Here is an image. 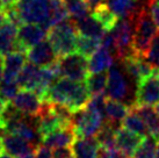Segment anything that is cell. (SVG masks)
Here are the masks:
<instances>
[{
  "label": "cell",
  "instance_id": "obj_1",
  "mask_svg": "<svg viewBox=\"0 0 159 158\" xmlns=\"http://www.w3.org/2000/svg\"><path fill=\"white\" fill-rule=\"evenodd\" d=\"M89 100V92L86 84L75 81L66 77L59 78L45 94L43 101L65 105L73 113L84 108Z\"/></svg>",
  "mask_w": 159,
  "mask_h": 158
},
{
  "label": "cell",
  "instance_id": "obj_2",
  "mask_svg": "<svg viewBox=\"0 0 159 158\" xmlns=\"http://www.w3.org/2000/svg\"><path fill=\"white\" fill-rule=\"evenodd\" d=\"M157 33L158 27L149 13L148 7L143 5L135 19V30L133 39L134 51L145 57L151 42Z\"/></svg>",
  "mask_w": 159,
  "mask_h": 158
},
{
  "label": "cell",
  "instance_id": "obj_3",
  "mask_svg": "<svg viewBox=\"0 0 159 158\" xmlns=\"http://www.w3.org/2000/svg\"><path fill=\"white\" fill-rule=\"evenodd\" d=\"M78 31L73 20H66L48 30V40L57 57H63L75 51Z\"/></svg>",
  "mask_w": 159,
  "mask_h": 158
},
{
  "label": "cell",
  "instance_id": "obj_4",
  "mask_svg": "<svg viewBox=\"0 0 159 158\" xmlns=\"http://www.w3.org/2000/svg\"><path fill=\"white\" fill-rule=\"evenodd\" d=\"M51 0H15L12 6L21 23H37L43 27L50 15Z\"/></svg>",
  "mask_w": 159,
  "mask_h": 158
},
{
  "label": "cell",
  "instance_id": "obj_5",
  "mask_svg": "<svg viewBox=\"0 0 159 158\" xmlns=\"http://www.w3.org/2000/svg\"><path fill=\"white\" fill-rule=\"evenodd\" d=\"M103 123L105 118L102 115L87 105L72 115V128L77 137L97 136Z\"/></svg>",
  "mask_w": 159,
  "mask_h": 158
},
{
  "label": "cell",
  "instance_id": "obj_6",
  "mask_svg": "<svg viewBox=\"0 0 159 158\" xmlns=\"http://www.w3.org/2000/svg\"><path fill=\"white\" fill-rule=\"evenodd\" d=\"M135 19L136 16L120 19L114 28L111 29L115 39L114 56L117 58L119 62L134 51L133 39L135 30Z\"/></svg>",
  "mask_w": 159,
  "mask_h": 158
},
{
  "label": "cell",
  "instance_id": "obj_7",
  "mask_svg": "<svg viewBox=\"0 0 159 158\" xmlns=\"http://www.w3.org/2000/svg\"><path fill=\"white\" fill-rule=\"evenodd\" d=\"M135 105H159V70L156 67L145 78L137 81Z\"/></svg>",
  "mask_w": 159,
  "mask_h": 158
},
{
  "label": "cell",
  "instance_id": "obj_8",
  "mask_svg": "<svg viewBox=\"0 0 159 158\" xmlns=\"http://www.w3.org/2000/svg\"><path fill=\"white\" fill-rule=\"evenodd\" d=\"M61 76L75 81H84L89 76V59L78 53L58 58Z\"/></svg>",
  "mask_w": 159,
  "mask_h": 158
},
{
  "label": "cell",
  "instance_id": "obj_9",
  "mask_svg": "<svg viewBox=\"0 0 159 158\" xmlns=\"http://www.w3.org/2000/svg\"><path fill=\"white\" fill-rule=\"evenodd\" d=\"M19 26L9 20L6 13L0 14V55L5 56L12 51H22L18 41Z\"/></svg>",
  "mask_w": 159,
  "mask_h": 158
},
{
  "label": "cell",
  "instance_id": "obj_10",
  "mask_svg": "<svg viewBox=\"0 0 159 158\" xmlns=\"http://www.w3.org/2000/svg\"><path fill=\"white\" fill-rule=\"evenodd\" d=\"M106 92L107 97L115 100L122 101L129 97V92H130L129 83L119 66L113 65L108 70Z\"/></svg>",
  "mask_w": 159,
  "mask_h": 158
},
{
  "label": "cell",
  "instance_id": "obj_11",
  "mask_svg": "<svg viewBox=\"0 0 159 158\" xmlns=\"http://www.w3.org/2000/svg\"><path fill=\"white\" fill-rule=\"evenodd\" d=\"M120 62H122L123 64L122 66L127 72V75L135 79L136 81L145 78L146 76H149L156 69V66L152 65L144 56H141L135 51H133Z\"/></svg>",
  "mask_w": 159,
  "mask_h": 158
},
{
  "label": "cell",
  "instance_id": "obj_12",
  "mask_svg": "<svg viewBox=\"0 0 159 158\" xmlns=\"http://www.w3.org/2000/svg\"><path fill=\"white\" fill-rule=\"evenodd\" d=\"M26 56L30 63L40 67L50 66L58 61L57 55L49 40H43L42 42L35 44L34 47L27 49Z\"/></svg>",
  "mask_w": 159,
  "mask_h": 158
},
{
  "label": "cell",
  "instance_id": "obj_13",
  "mask_svg": "<svg viewBox=\"0 0 159 158\" xmlns=\"http://www.w3.org/2000/svg\"><path fill=\"white\" fill-rule=\"evenodd\" d=\"M48 35V30L37 23H22L19 26L18 41L20 49L26 51L27 49L34 47L42 42Z\"/></svg>",
  "mask_w": 159,
  "mask_h": 158
},
{
  "label": "cell",
  "instance_id": "obj_14",
  "mask_svg": "<svg viewBox=\"0 0 159 158\" xmlns=\"http://www.w3.org/2000/svg\"><path fill=\"white\" fill-rule=\"evenodd\" d=\"M11 102L22 114L35 116V115H39V113H40L43 101L41 100V98L34 91L22 90V91H19V93Z\"/></svg>",
  "mask_w": 159,
  "mask_h": 158
},
{
  "label": "cell",
  "instance_id": "obj_15",
  "mask_svg": "<svg viewBox=\"0 0 159 158\" xmlns=\"http://www.w3.org/2000/svg\"><path fill=\"white\" fill-rule=\"evenodd\" d=\"M35 149L36 146L33 143L19 135L11 132H4L2 135V150L7 154L12 155L13 157H19L31 151H35Z\"/></svg>",
  "mask_w": 159,
  "mask_h": 158
},
{
  "label": "cell",
  "instance_id": "obj_16",
  "mask_svg": "<svg viewBox=\"0 0 159 158\" xmlns=\"http://www.w3.org/2000/svg\"><path fill=\"white\" fill-rule=\"evenodd\" d=\"M143 140V136L130 132L124 127H119L116 130V148L128 155L129 157H133Z\"/></svg>",
  "mask_w": 159,
  "mask_h": 158
},
{
  "label": "cell",
  "instance_id": "obj_17",
  "mask_svg": "<svg viewBox=\"0 0 159 158\" xmlns=\"http://www.w3.org/2000/svg\"><path fill=\"white\" fill-rule=\"evenodd\" d=\"M26 51H12L4 57V76L1 80L16 81L20 71L26 64Z\"/></svg>",
  "mask_w": 159,
  "mask_h": 158
},
{
  "label": "cell",
  "instance_id": "obj_18",
  "mask_svg": "<svg viewBox=\"0 0 159 158\" xmlns=\"http://www.w3.org/2000/svg\"><path fill=\"white\" fill-rule=\"evenodd\" d=\"M75 158H98L100 144L93 137H77L72 144Z\"/></svg>",
  "mask_w": 159,
  "mask_h": 158
},
{
  "label": "cell",
  "instance_id": "obj_19",
  "mask_svg": "<svg viewBox=\"0 0 159 158\" xmlns=\"http://www.w3.org/2000/svg\"><path fill=\"white\" fill-rule=\"evenodd\" d=\"M75 138H77V136H75L73 128H62V129H58L48 136L43 137L42 144L49 146L50 149H57V148H64V146L72 145Z\"/></svg>",
  "mask_w": 159,
  "mask_h": 158
},
{
  "label": "cell",
  "instance_id": "obj_20",
  "mask_svg": "<svg viewBox=\"0 0 159 158\" xmlns=\"http://www.w3.org/2000/svg\"><path fill=\"white\" fill-rule=\"evenodd\" d=\"M133 107L135 108L138 114L141 115L143 121L145 123L146 128L149 130V134L152 135L156 140H159V112L153 106L146 105H135Z\"/></svg>",
  "mask_w": 159,
  "mask_h": 158
},
{
  "label": "cell",
  "instance_id": "obj_21",
  "mask_svg": "<svg viewBox=\"0 0 159 158\" xmlns=\"http://www.w3.org/2000/svg\"><path fill=\"white\" fill-rule=\"evenodd\" d=\"M106 1L108 8L119 19L136 16L143 6L138 2V0H106Z\"/></svg>",
  "mask_w": 159,
  "mask_h": 158
},
{
  "label": "cell",
  "instance_id": "obj_22",
  "mask_svg": "<svg viewBox=\"0 0 159 158\" xmlns=\"http://www.w3.org/2000/svg\"><path fill=\"white\" fill-rule=\"evenodd\" d=\"M114 65V55L103 47L97 50L89 58V73H98L109 70Z\"/></svg>",
  "mask_w": 159,
  "mask_h": 158
},
{
  "label": "cell",
  "instance_id": "obj_23",
  "mask_svg": "<svg viewBox=\"0 0 159 158\" xmlns=\"http://www.w3.org/2000/svg\"><path fill=\"white\" fill-rule=\"evenodd\" d=\"M75 25L77 28V31L80 35L89 36V37H95V39H100L105 34V29L103 27L100 25V22L93 15H87L83 19L75 20Z\"/></svg>",
  "mask_w": 159,
  "mask_h": 158
},
{
  "label": "cell",
  "instance_id": "obj_24",
  "mask_svg": "<svg viewBox=\"0 0 159 158\" xmlns=\"http://www.w3.org/2000/svg\"><path fill=\"white\" fill-rule=\"evenodd\" d=\"M40 66L35 65L30 62L28 64H25L22 70L19 73L18 79H16L20 88L35 91L37 83H39V79H40Z\"/></svg>",
  "mask_w": 159,
  "mask_h": 158
},
{
  "label": "cell",
  "instance_id": "obj_25",
  "mask_svg": "<svg viewBox=\"0 0 159 158\" xmlns=\"http://www.w3.org/2000/svg\"><path fill=\"white\" fill-rule=\"evenodd\" d=\"M130 109H131V107L128 105H125L122 101L107 98L106 99V115H107L106 121L113 123V124L119 126V123L121 122V121H123V118L127 116V114L129 113ZM106 121H105V122H106Z\"/></svg>",
  "mask_w": 159,
  "mask_h": 158
},
{
  "label": "cell",
  "instance_id": "obj_26",
  "mask_svg": "<svg viewBox=\"0 0 159 158\" xmlns=\"http://www.w3.org/2000/svg\"><path fill=\"white\" fill-rule=\"evenodd\" d=\"M70 15L67 12L64 0H51V6H50V15H49L48 21L44 23L43 28L49 30L56 25H59L62 22L69 20Z\"/></svg>",
  "mask_w": 159,
  "mask_h": 158
},
{
  "label": "cell",
  "instance_id": "obj_27",
  "mask_svg": "<svg viewBox=\"0 0 159 158\" xmlns=\"http://www.w3.org/2000/svg\"><path fill=\"white\" fill-rule=\"evenodd\" d=\"M120 126L106 122L102 124L101 129L97 134V140L100 144V148L103 149H115L116 148V130Z\"/></svg>",
  "mask_w": 159,
  "mask_h": 158
},
{
  "label": "cell",
  "instance_id": "obj_28",
  "mask_svg": "<svg viewBox=\"0 0 159 158\" xmlns=\"http://www.w3.org/2000/svg\"><path fill=\"white\" fill-rule=\"evenodd\" d=\"M122 123H123L124 128H127L128 130L136 132V134H138V135H141L143 137L150 135L142 116L135 110V108H134L133 106H131V109L129 110L127 116L123 118Z\"/></svg>",
  "mask_w": 159,
  "mask_h": 158
},
{
  "label": "cell",
  "instance_id": "obj_29",
  "mask_svg": "<svg viewBox=\"0 0 159 158\" xmlns=\"http://www.w3.org/2000/svg\"><path fill=\"white\" fill-rule=\"evenodd\" d=\"M100 45H101V40L100 39L78 34L77 43H75V51L89 59L93 53H97V50L100 48Z\"/></svg>",
  "mask_w": 159,
  "mask_h": 158
},
{
  "label": "cell",
  "instance_id": "obj_30",
  "mask_svg": "<svg viewBox=\"0 0 159 158\" xmlns=\"http://www.w3.org/2000/svg\"><path fill=\"white\" fill-rule=\"evenodd\" d=\"M92 15L100 22L105 30H111L119 21V18L115 15L107 5H99L92 11Z\"/></svg>",
  "mask_w": 159,
  "mask_h": 158
},
{
  "label": "cell",
  "instance_id": "obj_31",
  "mask_svg": "<svg viewBox=\"0 0 159 158\" xmlns=\"http://www.w3.org/2000/svg\"><path fill=\"white\" fill-rule=\"evenodd\" d=\"M107 79H108V73H106V71L98 73H89L87 78L85 79V84L89 94L95 95L105 93L107 87Z\"/></svg>",
  "mask_w": 159,
  "mask_h": 158
},
{
  "label": "cell",
  "instance_id": "obj_32",
  "mask_svg": "<svg viewBox=\"0 0 159 158\" xmlns=\"http://www.w3.org/2000/svg\"><path fill=\"white\" fill-rule=\"evenodd\" d=\"M64 4L66 7L71 20H79L89 15V6L86 0H64Z\"/></svg>",
  "mask_w": 159,
  "mask_h": 158
},
{
  "label": "cell",
  "instance_id": "obj_33",
  "mask_svg": "<svg viewBox=\"0 0 159 158\" xmlns=\"http://www.w3.org/2000/svg\"><path fill=\"white\" fill-rule=\"evenodd\" d=\"M157 142L152 135H148L144 137L142 144L138 146L136 152L134 154L133 158H156V149Z\"/></svg>",
  "mask_w": 159,
  "mask_h": 158
},
{
  "label": "cell",
  "instance_id": "obj_34",
  "mask_svg": "<svg viewBox=\"0 0 159 158\" xmlns=\"http://www.w3.org/2000/svg\"><path fill=\"white\" fill-rule=\"evenodd\" d=\"M19 90L20 86L18 81H7V80L0 81V98H2L6 102L13 100L19 93Z\"/></svg>",
  "mask_w": 159,
  "mask_h": 158
},
{
  "label": "cell",
  "instance_id": "obj_35",
  "mask_svg": "<svg viewBox=\"0 0 159 158\" xmlns=\"http://www.w3.org/2000/svg\"><path fill=\"white\" fill-rule=\"evenodd\" d=\"M145 58L150 62L153 66L157 67L159 63V31L155 35L152 42H151L149 50L145 55Z\"/></svg>",
  "mask_w": 159,
  "mask_h": 158
},
{
  "label": "cell",
  "instance_id": "obj_36",
  "mask_svg": "<svg viewBox=\"0 0 159 158\" xmlns=\"http://www.w3.org/2000/svg\"><path fill=\"white\" fill-rule=\"evenodd\" d=\"M98 158H131V157H129L128 155L122 152L117 148H115V149H103V148H100L99 157Z\"/></svg>",
  "mask_w": 159,
  "mask_h": 158
},
{
  "label": "cell",
  "instance_id": "obj_37",
  "mask_svg": "<svg viewBox=\"0 0 159 158\" xmlns=\"http://www.w3.org/2000/svg\"><path fill=\"white\" fill-rule=\"evenodd\" d=\"M52 158H75V154L72 148L69 146L57 148L52 151Z\"/></svg>",
  "mask_w": 159,
  "mask_h": 158
},
{
  "label": "cell",
  "instance_id": "obj_38",
  "mask_svg": "<svg viewBox=\"0 0 159 158\" xmlns=\"http://www.w3.org/2000/svg\"><path fill=\"white\" fill-rule=\"evenodd\" d=\"M144 5L150 11L151 16L153 19V21L156 22L157 27L159 28V2L158 1H152V2H148V4Z\"/></svg>",
  "mask_w": 159,
  "mask_h": 158
},
{
  "label": "cell",
  "instance_id": "obj_39",
  "mask_svg": "<svg viewBox=\"0 0 159 158\" xmlns=\"http://www.w3.org/2000/svg\"><path fill=\"white\" fill-rule=\"evenodd\" d=\"M35 158H52V151L47 145L40 144L35 149Z\"/></svg>",
  "mask_w": 159,
  "mask_h": 158
},
{
  "label": "cell",
  "instance_id": "obj_40",
  "mask_svg": "<svg viewBox=\"0 0 159 158\" xmlns=\"http://www.w3.org/2000/svg\"><path fill=\"white\" fill-rule=\"evenodd\" d=\"M103 1H105V0H86V2H87V5L89 6V9H91V11H93V9L95 8V7H98L99 5H101Z\"/></svg>",
  "mask_w": 159,
  "mask_h": 158
},
{
  "label": "cell",
  "instance_id": "obj_41",
  "mask_svg": "<svg viewBox=\"0 0 159 158\" xmlns=\"http://www.w3.org/2000/svg\"><path fill=\"white\" fill-rule=\"evenodd\" d=\"M2 76H4V56L0 55V81L2 79Z\"/></svg>",
  "mask_w": 159,
  "mask_h": 158
},
{
  "label": "cell",
  "instance_id": "obj_42",
  "mask_svg": "<svg viewBox=\"0 0 159 158\" xmlns=\"http://www.w3.org/2000/svg\"><path fill=\"white\" fill-rule=\"evenodd\" d=\"M16 158H35V151L25 154V155H22V156H19V157H16Z\"/></svg>",
  "mask_w": 159,
  "mask_h": 158
},
{
  "label": "cell",
  "instance_id": "obj_43",
  "mask_svg": "<svg viewBox=\"0 0 159 158\" xmlns=\"http://www.w3.org/2000/svg\"><path fill=\"white\" fill-rule=\"evenodd\" d=\"M0 158H13V156L7 154V152L4 151V150H1V151H0Z\"/></svg>",
  "mask_w": 159,
  "mask_h": 158
},
{
  "label": "cell",
  "instance_id": "obj_44",
  "mask_svg": "<svg viewBox=\"0 0 159 158\" xmlns=\"http://www.w3.org/2000/svg\"><path fill=\"white\" fill-rule=\"evenodd\" d=\"M5 105H6V101H5L2 98H0V114H1V112H2V109H4Z\"/></svg>",
  "mask_w": 159,
  "mask_h": 158
},
{
  "label": "cell",
  "instance_id": "obj_45",
  "mask_svg": "<svg viewBox=\"0 0 159 158\" xmlns=\"http://www.w3.org/2000/svg\"><path fill=\"white\" fill-rule=\"evenodd\" d=\"M2 135H4V130L0 128V151L2 150Z\"/></svg>",
  "mask_w": 159,
  "mask_h": 158
},
{
  "label": "cell",
  "instance_id": "obj_46",
  "mask_svg": "<svg viewBox=\"0 0 159 158\" xmlns=\"http://www.w3.org/2000/svg\"><path fill=\"white\" fill-rule=\"evenodd\" d=\"M5 12V5H4V1L2 0H0V14L4 13Z\"/></svg>",
  "mask_w": 159,
  "mask_h": 158
},
{
  "label": "cell",
  "instance_id": "obj_47",
  "mask_svg": "<svg viewBox=\"0 0 159 158\" xmlns=\"http://www.w3.org/2000/svg\"><path fill=\"white\" fill-rule=\"evenodd\" d=\"M156 158H159V140L157 142V149H156Z\"/></svg>",
  "mask_w": 159,
  "mask_h": 158
},
{
  "label": "cell",
  "instance_id": "obj_48",
  "mask_svg": "<svg viewBox=\"0 0 159 158\" xmlns=\"http://www.w3.org/2000/svg\"><path fill=\"white\" fill-rule=\"evenodd\" d=\"M152 1H158V2H159V0H144V4H148V2H152Z\"/></svg>",
  "mask_w": 159,
  "mask_h": 158
},
{
  "label": "cell",
  "instance_id": "obj_49",
  "mask_svg": "<svg viewBox=\"0 0 159 158\" xmlns=\"http://www.w3.org/2000/svg\"><path fill=\"white\" fill-rule=\"evenodd\" d=\"M157 69H158V70H159V63H158V65H157Z\"/></svg>",
  "mask_w": 159,
  "mask_h": 158
}]
</instances>
